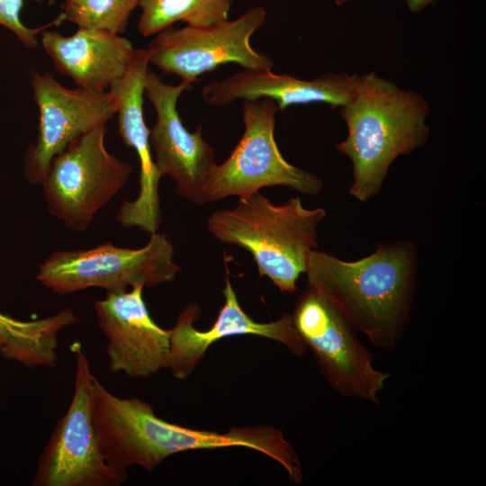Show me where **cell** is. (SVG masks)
Masks as SVG:
<instances>
[{
	"label": "cell",
	"mask_w": 486,
	"mask_h": 486,
	"mask_svg": "<svg viewBox=\"0 0 486 486\" xmlns=\"http://www.w3.org/2000/svg\"><path fill=\"white\" fill-rule=\"evenodd\" d=\"M75 357L72 399L41 452L32 484L34 486H119L127 472L108 462L94 426L90 362L80 343Z\"/></svg>",
	"instance_id": "6"
},
{
	"label": "cell",
	"mask_w": 486,
	"mask_h": 486,
	"mask_svg": "<svg viewBox=\"0 0 486 486\" xmlns=\"http://www.w3.org/2000/svg\"><path fill=\"white\" fill-rule=\"evenodd\" d=\"M141 285L106 292L94 302L98 325L107 338L109 368L130 378H148L169 365L170 329L151 318Z\"/></svg>",
	"instance_id": "13"
},
{
	"label": "cell",
	"mask_w": 486,
	"mask_h": 486,
	"mask_svg": "<svg viewBox=\"0 0 486 486\" xmlns=\"http://www.w3.org/2000/svg\"><path fill=\"white\" fill-rule=\"evenodd\" d=\"M428 111L421 94L375 72L358 76L352 100L339 110L347 137L336 145L352 163V197L366 202L376 196L393 161L427 142Z\"/></svg>",
	"instance_id": "3"
},
{
	"label": "cell",
	"mask_w": 486,
	"mask_h": 486,
	"mask_svg": "<svg viewBox=\"0 0 486 486\" xmlns=\"http://www.w3.org/2000/svg\"><path fill=\"white\" fill-rule=\"evenodd\" d=\"M348 1L351 0H336V4H342ZM436 1V0H406L410 10L412 12H418L429 4H434Z\"/></svg>",
	"instance_id": "22"
},
{
	"label": "cell",
	"mask_w": 486,
	"mask_h": 486,
	"mask_svg": "<svg viewBox=\"0 0 486 486\" xmlns=\"http://www.w3.org/2000/svg\"><path fill=\"white\" fill-rule=\"evenodd\" d=\"M291 316L330 386L344 397L377 404L378 393L391 374L374 366V356L338 308L322 294L306 289Z\"/></svg>",
	"instance_id": "9"
},
{
	"label": "cell",
	"mask_w": 486,
	"mask_h": 486,
	"mask_svg": "<svg viewBox=\"0 0 486 486\" xmlns=\"http://www.w3.org/2000/svg\"><path fill=\"white\" fill-rule=\"evenodd\" d=\"M358 75L326 73L311 80L300 79L287 74H275L272 69L242 71L223 80H214L202 88L203 100L212 106H224L236 100L268 98L280 111L292 105L324 103L341 107L353 98Z\"/></svg>",
	"instance_id": "16"
},
{
	"label": "cell",
	"mask_w": 486,
	"mask_h": 486,
	"mask_svg": "<svg viewBox=\"0 0 486 486\" xmlns=\"http://www.w3.org/2000/svg\"><path fill=\"white\" fill-rule=\"evenodd\" d=\"M222 293L224 304L209 329L194 328V323L201 313L195 303L189 304L180 312L176 325L170 329L168 368L176 378H188L213 343L232 336H259L284 345L295 355L305 353L307 346L297 333L291 315L285 314L270 322L255 321L242 310L228 277Z\"/></svg>",
	"instance_id": "15"
},
{
	"label": "cell",
	"mask_w": 486,
	"mask_h": 486,
	"mask_svg": "<svg viewBox=\"0 0 486 486\" xmlns=\"http://www.w3.org/2000/svg\"><path fill=\"white\" fill-rule=\"evenodd\" d=\"M93 415L104 453L121 471L139 465L152 471L170 455L197 449L245 447L280 464L289 479L301 483L299 457L282 431L268 425L231 428L227 432L194 429L158 417L152 406L136 397L121 398L94 375Z\"/></svg>",
	"instance_id": "1"
},
{
	"label": "cell",
	"mask_w": 486,
	"mask_h": 486,
	"mask_svg": "<svg viewBox=\"0 0 486 486\" xmlns=\"http://www.w3.org/2000/svg\"><path fill=\"white\" fill-rule=\"evenodd\" d=\"M105 133L101 126L72 142L51 160L40 183L49 213L73 231L86 230L131 173L107 150Z\"/></svg>",
	"instance_id": "8"
},
{
	"label": "cell",
	"mask_w": 486,
	"mask_h": 486,
	"mask_svg": "<svg viewBox=\"0 0 486 486\" xmlns=\"http://www.w3.org/2000/svg\"><path fill=\"white\" fill-rule=\"evenodd\" d=\"M23 0H0V25L7 28L28 48L38 44L37 35L51 24H59L64 19L62 14L53 22L38 28H30L21 20Z\"/></svg>",
	"instance_id": "21"
},
{
	"label": "cell",
	"mask_w": 486,
	"mask_h": 486,
	"mask_svg": "<svg viewBox=\"0 0 486 486\" xmlns=\"http://www.w3.org/2000/svg\"><path fill=\"white\" fill-rule=\"evenodd\" d=\"M418 268L416 245L401 238L377 243L372 254L355 261L315 249L305 274L307 289L331 301L375 346L392 350L410 319Z\"/></svg>",
	"instance_id": "2"
},
{
	"label": "cell",
	"mask_w": 486,
	"mask_h": 486,
	"mask_svg": "<svg viewBox=\"0 0 486 486\" xmlns=\"http://www.w3.org/2000/svg\"><path fill=\"white\" fill-rule=\"evenodd\" d=\"M276 103L268 98L244 100V133L228 158L213 167L205 185V202L246 197L264 187L284 186L317 195L323 188L315 174L287 162L274 139Z\"/></svg>",
	"instance_id": "7"
},
{
	"label": "cell",
	"mask_w": 486,
	"mask_h": 486,
	"mask_svg": "<svg viewBox=\"0 0 486 486\" xmlns=\"http://www.w3.org/2000/svg\"><path fill=\"white\" fill-rule=\"evenodd\" d=\"M231 4V0H141L138 30L148 37L178 22L194 27L211 25L229 19Z\"/></svg>",
	"instance_id": "19"
},
{
	"label": "cell",
	"mask_w": 486,
	"mask_h": 486,
	"mask_svg": "<svg viewBox=\"0 0 486 486\" xmlns=\"http://www.w3.org/2000/svg\"><path fill=\"white\" fill-rule=\"evenodd\" d=\"M266 17V10L255 6L232 21L202 27H168L149 42L148 61L189 85L199 81L202 74L228 63L238 64L243 69H272L273 60L250 43Z\"/></svg>",
	"instance_id": "10"
},
{
	"label": "cell",
	"mask_w": 486,
	"mask_h": 486,
	"mask_svg": "<svg viewBox=\"0 0 486 486\" xmlns=\"http://www.w3.org/2000/svg\"><path fill=\"white\" fill-rule=\"evenodd\" d=\"M174 256L168 236L155 232L140 248L105 242L88 249L54 251L39 265L36 279L58 294L88 288L106 292L127 291L136 285L151 288L176 278L181 268Z\"/></svg>",
	"instance_id": "5"
},
{
	"label": "cell",
	"mask_w": 486,
	"mask_h": 486,
	"mask_svg": "<svg viewBox=\"0 0 486 486\" xmlns=\"http://www.w3.org/2000/svg\"><path fill=\"white\" fill-rule=\"evenodd\" d=\"M192 85L181 81L169 85L151 70L145 78V95L151 102L156 121L150 130V145L161 176L176 183V194L196 205L205 203L204 189L217 164L215 151L203 139L202 128L189 131L182 122L177 101Z\"/></svg>",
	"instance_id": "12"
},
{
	"label": "cell",
	"mask_w": 486,
	"mask_h": 486,
	"mask_svg": "<svg viewBox=\"0 0 486 486\" xmlns=\"http://www.w3.org/2000/svg\"><path fill=\"white\" fill-rule=\"evenodd\" d=\"M147 48L136 49L126 74L113 82L108 91L116 98L119 135L126 146L132 148L140 161V192L133 201L120 206L116 220L122 227H137L152 234L162 221L158 170L150 145V130L143 111L145 78L148 70Z\"/></svg>",
	"instance_id": "14"
},
{
	"label": "cell",
	"mask_w": 486,
	"mask_h": 486,
	"mask_svg": "<svg viewBox=\"0 0 486 486\" xmlns=\"http://www.w3.org/2000/svg\"><path fill=\"white\" fill-rule=\"evenodd\" d=\"M141 0H64V19L77 27L121 34Z\"/></svg>",
	"instance_id": "20"
},
{
	"label": "cell",
	"mask_w": 486,
	"mask_h": 486,
	"mask_svg": "<svg viewBox=\"0 0 486 486\" xmlns=\"http://www.w3.org/2000/svg\"><path fill=\"white\" fill-rule=\"evenodd\" d=\"M31 85L39 109L38 136L24 156V174L40 184L51 160L95 128L105 126L117 112L110 92L68 89L48 71L32 72Z\"/></svg>",
	"instance_id": "11"
},
{
	"label": "cell",
	"mask_w": 486,
	"mask_h": 486,
	"mask_svg": "<svg viewBox=\"0 0 486 486\" xmlns=\"http://www.w3.org/2000/svg\"><path fill=\"white\" fill-rule=\"evenodd\" d=\"M1 346H2V342H1V340H0V347H1Z\"/></svg>",
	"instance_id": "24"
},
{
	"label": "cell",
	"mask_w": 486,
	"mask_h": 486,
	"mask_svg": "<svg viewBox=\"0 0 486 486\" xmlns=\"http://www.w3.org/2000/svg\"><path fill=\"white\" fill-rule=\"evenodd\" d=\"M55 2H56V0H47V3H48L50 5L54 4Z\"/></svg>",
	"instance_id": "23"
},
{
	"label": "cell",
	"mask_w": 486,
	"mask_h": 486,
	"mask_svg": "<svg viewBox=\"0 0 486 486\" xmlns=\"http://www.w3.org/2000/svg\"><path fill=\"white\" fill-rule=\"evenodd\" d=\"M326 216L324 208H305L298 196L277 205L257 192L239 197L231 209L212 212L207 229L221 243L249 252L259 276L292 293L310 254L318 248L317 229Z\"/></svg>",
	"instance_id": "4"
},
{
	"label": "cell",
	"mask_w": 486,
	"mask_h": 486,
	"mask_svg": "<svg viewBox=\"0 0 486 486\" xmlns=\"http://www.w3.org/2000/svg\"><path fill=\"white\" fill-rule=\"evenodd\" d=\"M40 43L57 70L77 88L105 92L128 71L136 49L131 41L110 31L78 27L68 36L43 31Z\"/></svg>",
	"instance_id": "17"
},
{
	"label": "cell",
	"mask_w": 486,
	"mask_h": 486,
	"mask_svg": "<svg viewBox=\"0 0 486 486\" xmlns=\"http://www.w3.org/2000/svg\"><path fill=\"white\" fill-rule=\"evenodd\" d=\"M77 321L72 308L32 320H20L0 312V351L8 360L27 367L53 368L58 361V336Z\"/></svg>",
	"instance_id": "18"
}]
</instances>
